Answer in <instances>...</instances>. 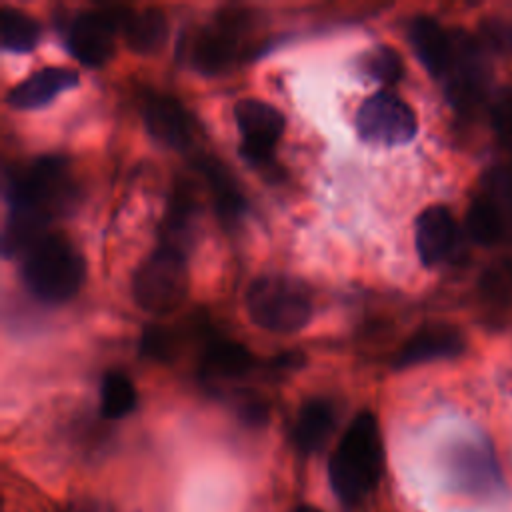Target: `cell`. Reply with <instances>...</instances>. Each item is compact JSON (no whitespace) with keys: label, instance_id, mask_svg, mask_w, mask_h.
I'll return each mask as SVG.
<instances>
[{"label":"cell","instance_id":"9a60e30c","mask_svg":"<svg viewBox=\"0 0 512 512\" xmlns=\"http://www.w3.org/2000/svg\"><path fill=\"white\" fill-rule=\"evenodd\" d=\"M78 82V72L72 68H42L12 86L6 94V102L18 110H36L50 104L60 92L76 88Z\"/></svg>","mask_w":512,"mask_h":512},{"label":"cell","instance_id":"d4e9b609","mask_svg":"<svg viewBox=\"0 0 512 512\" xmlns=\"http://www.w3.org/2000/svg\"><path fill=\"white\" fill-rule=\"evenodd\" d=\"M358 68L362 70L364 76L384 86H392L400 82L404 76L402 56L392 46H386V44L366 50L358 60Z\"/></svg>","mask_w":512,"mask_h":512},{"label":"cell","instance_id":"44dd1931","mask_svg":"<svg viewBox=\"0 0 512 512\" xmlns=\"http://www.w3.org/2000/svg\"><path fill=\"white\" fill-rule=\"evenodd\" d=\"M466 230L480 246H496L512 236L504 214L490 196H476L466 212Z\"/></svg>","mask_w":512,"mask_h":512},{"label":"cell","instance_id":"8fae6325","mask_svg":"<svg viewBox=\"0 0 512 512\" xmlns=\"http://www.w3.org/2000/svg\"><path fill=\"white\" fill-rule=\"evenodd\" d=\"M464 336L458 328L442 322L424 324L396 352L394 368H410L416 364L456 358L464 352Z\"/></svg>","mask_w":512,"mask_h":512},{"label":"cell","instance_id":"ffe728a7","mask_svg":"<svg viewBox=\"0 0 512 512\" xmlns=\"http://www.w3.org/2000/svg\"><path fill=\"white\" fill-rule=\"evenodd\" d=\"M196 224H198V206L194 198H190V194L182 190L174 192L168 212L160 226V240H162L160 244L186 254L188 248L192 246Z\"/></svg>","mask_w":512,"mask_h":512},{"label":"cell","instance_id":"ac0fdd59","mask_svg":"<svg viewBox=\"0 0 512 512\" xmlns=\"http://www.w3.org/2000/svg\"><path fill=\"white\" fill-rule=\"evenodd\" d=\"M200 172L206 178V184L212 192V200L220 220L226 226L238 224L246 212V200L232 174L222 164L208 158L200 162Z\"/></svg>","mask_w":512,"mask_h":512},{"label":"cell","instance_id":"52a82bcc","mask_svg":"<svg viewBox=\"0 0 512 512\" xmlns=\"http://www.w3.org/2000/svg\"><path fill=\"white\" fill-rule=\"evenodd\" d=\"M234 120L240 132V154L254 166L272 164L274 148L284 134V114L258 98H242L234 104Z\"/></svg>","mask_w":512,"mask_h":512},{"label":"cell","instance_id":"30bf717a","mask_svg":"<svg viewBox=\"0 0 512 512\" xmlns=\"http://www.w3.org/2000/svg\"><path fill=\"white\" fill-rule=\"evenodd\" d=\"M448 470L456 486L470 494L486 496L502 486V474L488 444H456L448 454Z\"/></svg>","mask_w":512,"mask_h":512},{"label":"cell","instance_id":"8992f818","mask_svg":"<svg viewBox=\"0 0 512 512\" xmlns=\"http://www.w3.org/2000/svg\"><path fill=\"white\" fill-rule=\"evenodd\" d=\"M354 126L364 142L380 146L406 144L418 132L414 110L390 90L368 96L354 116Z\"/></svg>","mask_w":512,"mask_h":512},{"label":"cell","instance_id":"2e32d148","mask_svg":"<svg viewBox=\"0 0 512 512\" xmlns=\"http://www.w3.org/2000/svg\"><path fill=\"white\" fill-rule=\"evenodd\" d=\"M336 424V410L324 398H308L302 402L292 428V442L300 454L318 452L330 438Z\"/></svg>","mask_w":512,"mask_h":512},{"label":"cell","instance_id":"9c48e42d","mask_svg":"<svg viewBox=\"0 0 512 512\" xmlns=\"http://www.w3.org/2000/svg\"><path fill=\"white\" fill-rule=\"evenodd\" d=\"M242 30L238 14L218 16L216 24L202 28L194 36L190 44L192 66L206 76L226 72L242 52Z\"/></svg>","mask_w":512,"mask_h":512},{"label":"cell","instance_id":"5bb4252c","mask_svg":"<svg viewBox=\"0 0 512 512\" xmlns=\"http://www.w3.org/2000/svg\"><path fill=\"white\" fill-rule=\"evenodd\" d=\"M408 40L428 74L446 80L454 58V38L432 16H416L408 28Z\"/></svg>","mask_w":512,"mask_h":512},{"label":"cell","instance_id":"7a4b0ae2","mask_svg":"<svg viewBox=\"0 0 512 512\" xmlns=\"http://www.w3.org/2000/svg\"><path fill=\"white\" fill-rule=\"evenodd\" d=\"M382 474L384 442L378 420L370 410H360L330 456V486L344 504H356L376 490Z\"/></svg>","mask_w":512,"mask_h":512},{"label":"cell","instance_id":"cb8c5ba5","mask_svg":"<svg viewBox=\"0 0 512 512\" xmlns=\"http://www.w3.org/2000/svg\"><path fill=\"white\" fill-rule=\"evenodd\" d=\"M134 382L120 370H108L100 382V414L108 420L128 416L136 408Z\"/></svg>","mask_w":512,"mask_h":512},{"label":"cell","instance_id":"484cf974","mask_svg":"<svg viewBox=\"0 0 512 512\" xmlns=\"http://www.w3.org/2000/svg\"><path fill=\"white\" fill-rule=\"evenodd\" d=\"M490 124L498 140L512 150V88H500L490 102Z\"/></svg>","mask_w":512,"mask_h":512},{"label":"cell","instance_id":"d6986e66","mask_svg":"<svg viewBox=\"0 0 512 512\" xmlns=\"http://www.w3.org/2000/svg\"><path fill=\"white\" fill-rule=\"evenodd\" d=\"M478 294L492 320H512V258L498 260L482 272Z\"/></svg>","mask_w":512,"mask_h":512},{"label":"cell","instance_id":"4316f807","mask_svg":"<svg viewBox=\"0 0 512 512\" xmlns=\"http://www.w3.org/2000/svg\"><path fill=\"white\" fill-rule=\"evenodd\" d=\"M486 196H490V200L504 214L512 232V172L508 168H496L488 174Z\"/></svg>","mask_w":512,"mask_h":512},{"label":"cell","instance_id":"277c9868","mask_svg":"<svg viewBox=\"0 0 512 512\" xmlns=\"http://www.w3.org/2000/svg\"><path fill=\"white\" fill-rule=\"evenodd\" d=\"M252 322L274 334H290L312 318V300L302 282L282 274H262L246 290Z\"/></svg>","mask_w":512,"mask_h":512},{"label":"cell","instance_id":"603a6c76","mask_svg":"<svg viewBox=\"0 0 512 512\" xmlns=\"http://www.w3.org/2000/svg\"><path fill=\"white\" fill-rule=\"evenodd\" d=\"M40 26L36 18L14 6L0 8V46L6 52L24 54L36 48Z\"/></svg>","mask_w":512,"mask_h":512},{"label":"cell","instance_id":"7c38bea8","mask_svg":"<svg viewBox=\"0 0 512 512\" xmlns=\"http://www.w3.org/2000/svg\"><path fill=\"white\" fill-rule=\"evenodd\" d=\"M142 120L150 136L174 150L192 144V122L178 100L166 94L150 92L142 100Z\"/></svg>","mask_w":512,"mask_h":512},{"label":"cell","instance_id":"4fadbf2b","mask_svg":"<svg viewBox=\"0 0 512 512\" xmlns=\"http://www.w3.org/2000/svg\"><path fill=\"white\" fill-rule=\"evenodd\" d=\"M456 222L446 206L424 208L414 224V244L424 266L432 268L446 260L456 244Z\"/></svg>","mask_w":512,"mask_h":512},{"label":"cell","instance_id":"ba28073f","mask_svg":"<svg viewBox=\"0 0 512 512\" xmlns=\"http://www.w3.org/2000/svg\"><path fill=\"white\" fill-rule=\"evenodd\" d=\"M122 12L118 8H94L80 12L68 32L66 48L84 66H102L114 56L116 30L122 22Z\"/></svg>","mask_w":512,"mask_h":512},{"label":"cell","instance_id":"f1b7e54d","mask_svg":"<svg viewBox=\"0 0 512 512\" xmlns=\"http://www.w3.org/2000/svg\"><path fill=\"white\" fill-rule=\"evenodd\" d=\"M238 414L250 426H260L268 420V406L258 398H248L238 404Z\"/></svg>","mask_w":512,"mask_h":512},{"label":"cell","instance_id":"7402d4cb","mask_svg":"<svg viewBox=\"0 0 512 512\" xmlns=\"http://www.w3.org/2000/svg\"><path fill=\"white\" fill-rule=\"evenodd\" d=\"M254 358L250 350L234 340H214L202 356V368L212 378H240L250 372Z\"/></svg>","mask_w":512,"mask_h":512},{"label":"cell","instance_id":"4dcf8cb0","mask_svg":"<svg viewBox=\"0 0 512 512\" xmlns=\"http://www.w3.org/2000/svg\"><path fill=\"white\" fill-rule=\"evenodd\" d=\"M294 512H320V510H316V508H312V506H308V504H302V506H298Z\"/></svg>","mask_w":512,"mask_h":512},{"label":"cell","instance_id":"e0dca14e","mask_svg":"<svg viewBox=\"0 0 512 512\" xmlns=\"http://www.w3.org/2000/svg\"><path fill=\"white\" fill-rule=\"evenodd\" d=\"M120 30L128 48L136 54L158 52L168 38V18L160 8L148 6L138 12L124 10Z\"/></svg>","mask_w":512,"mask_h":512},{"label":"cell","instance_id":"5b68a950","mask_svg":"<svg viewBox=\"0 0 512 512\" xmlns=\"http://www.w3.org/2000/svg\"><path fill=\"white\" fill-rule=\"evenodd\" d=\"M190 286L186 254L158 244L132 276L134 302L150 314L174 312L186 298Z\"/></svg>","mask_w":512,"mask_h":512},{"label":"cell","instance_id":"83f0119b","mask_svg":"<svg viewBox=\"0 0 512 512\" xmlns=\"http://www.w3.org/2000/svg\"><path fill=\"white\" fill-rule=\"evenodd\" d=\"M140 352L146 358L154 360H168L174 352V336L162 326H148L142 332Z\"/></svg>","mask_w":512,"mask_h":512},{"label":"cell","instance_id":"3957f363","mask_svg":"<svg viewBox=\"0 0 512 512\" xmlns=\"http://www.w3.org/2000/svg\"><path fill=\"white\" fill-rule=\"evenodd\" d=\"M86 276V262L76 244L60 232H48L22 256L26 288L46 304H62L76 296Z\"/></svg>","mask_w":512,"mask_h":512},{"label":"cell","instance_id":"f546056e","mask_svg":"<svg viewBox=\"0 0 512 512\" xmlns=\"http://www.w3.org/2000/svg\"><path fill=\"white\" fill-rule=\"evenodd\" d=\"M490 36H492V40L496 42V44H502V46H506L508 50H512V24H502V26H494L492 30H490Z\"/></svg>","mask_w":512,"mask_h":512},{"label":"cell","instance_id":"6da1fadb","mask_svg":"<svg viewBox=\"0 0 512 512\" xmlns=\"http://www.w3.org/2000/svg\"><path fill=\"white\" fill-rule=\"evenodd\" d=\"M4 196L8 218L2 230L6 258L24 256L40 240L46 226L70 212L78 200V184L68 162L60 156H40L28 166L6 174Z\"/></svg>","mask_w":512,"mask_h":512}]
</instances>
